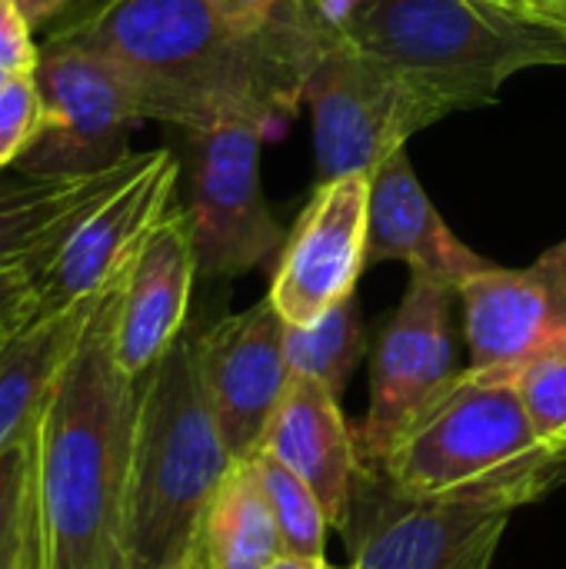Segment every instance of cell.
I'll use <instances>...</instances> for the list:
<instances>
[{
    "label": "cell",
    "instance_id": "cell-31",
    "mask_svg": "<svg viewBox=\"0 0 566 569\" xmlns=\"http://www.w3.org/2000/svg\"><path fill=\"white\" fill-rule=\"evenodd\" d=\"M530 13H540V17L566 27V0H534Z\"/></svg>",
    "mask_w": 566,
    "mask_h": 569
},
{
    "label": "cell",
    "instance_id": "cell-37",
    "mask_svg": "<svg viewBox=\"0 0 566 569\" xmlns=\"http://www.w3.org/2000/svg\"><path fill=\"white\" fill-rule=\"evenodd\" d=\"M3 330H7V327H3Z\"/></svg>",
    "mask_w": 566,
    "mask_h": 569
},
{
    "label": "cell",
    "instance_id": "cell-30",
    "mask_svg": "<svg viewBox=\"0 0 566 569\" xmlns=\"http://www.w3.org/2000/svg\"><path fill=\"white\" fill-rule=\"evenodd\" d=\"M267 569H330L327 557H297V553H280Z\"/></svg>",
    "mask_w": 566,
    "mask_h": 569
},
{
    "label": "cell",
    "instance_id": "cell-23",
    "mask_svg": "<svg viewBox=\"0 0 566 569\" xmlns=\"http://www.w3.org/2000/svg\"><path fill=\"white\" fill-rule=\"evenodd\" d=\"M0 569H40L33 437L0 453Z\"/></svg>",
    "mask_w": 566,
    "mask_h": 569
},
{
    "label": "cell",
    "instance_id": "cell-11",
    "mask_svg": "<svg viewBox=\"0 0 566 569\" xmlns=\"http://www.w3.org/2000/svg\"><path fill=\"white\" fill-rule=\"evenodd\" d=\"M367 210L370 173L317 183L314 200L284 243L267 293L287 327H307L354 297L367 267Z\"/></svg>",
    "mask_w": 566,
    "mask_h": 569
},
{
    "label": "cell",
    "instance_id": "cell-9",
    "mask_svg": "<svg viewBox=\"0 0 566 569\" xmlns=\"http://www.w3.org/2000/svg\"><path fill=\"white\" fill-rule=\"evenodd\" d=\"M260 140L264 130L250 123L187 133V220L193 233L197 277L203 280L244 277L284 243V230L260 190Z\"/></svg>",
    "mask_w": 566,
    "mask_h": 569
},
{
    "label": "cell",
    "instance_id": "cell-28",
    "mask_svg": "<svg viewBox=\"0 0 566 569\" xmlns=\"http://www.w3.org/2000/svg\"><path fill=\"white\" fill-rule=\"evenodd\" d=\"M33 277H37V270L30 263L0 267V330L37 313Z\"/></svg>",
    "mask_w": 566,
    "mask_h": 569
},
{
    "label": "cell",
    "instance_id": "cell-17",
    "mask_svg": "<svg viewBox=\"0 0 566 569\" xmlns=\"http://www.w3.org/2000/svg\"><path fill=\"white\" fill-rule=\"evenodd\" d=\"M260 450L294 470L324 503L330 527L344 530L354 487L364 470V453L357 430L340 413V397L310 377L290 373L287 393Z\"/></svg>",
    "mask_w": 566,
    "mask_h": 569
},
{
    "label": "cell",
    "instance_id": "cell-3",
    "mask_svg": "<svg viewBox=\"0 0 566 569\" xmlns=\"http://www.w3.org/2000/svg\"><path fill=\"white\" fill-rule=\"evenodd\" d=\"M414 497L527 507L566 480L534 430L510 370H457L370 463Z\"/></svg>",
    "mask_w": 566,
    "mask_h": 569
},
{
    "label": "cell",
    "instance_id": "cell-32",
    "mask_svg": "<svg viewBox=\"0 0 566 569\" xmlns=\"http://www.w3.org/2000/svg\"><path fill=\"white\" fill-rule=\"evenodd\" d=\"M160 569H200V567H197L193 553H187L183 560H177V563H167V567H160Z\"/></svg>",
    "mask_w": 566,
    "mask_h": 569
},
{
    "label": "cell",
    "instance_id": "cell-35",
    "mask_svg": "<svg viewBox=\"0 0 566 569\" xmlns=\"http://www.w3.org/2000/svg\"><path fill=\"white\" fill-rule=\"evenodd\" d=\"M330 569H337V567H330ZM347 569H350V567H347Z\"/></svg>",
    "mask_w": 566,
    "mask_h": 569
},
{
    "label": "cell",
    "instance_id": "cell-34",
    "mask_svg": "<svg viewBox=\"0 0 566 569\" xmlns=\"http://www.w3.org/2000/svg\"><path fill=\"white\" fill-rule=\"evenodd\" d=\"M7 77H10V73H7V70H0V87L7 83Z\"/></svg>",
    "mask_w": 566,
    "mask_h": 569
},
{
    "label": "cell",
    "instance_id": "cell-26",
    "mask_svg": "<svg viewBox=\"0 0 566 569\" xmlns=\"http://www.w3.org/2000/svg\"><path fill=\"white\" fill-rule=\"evenodd\" d=\"M214 10L244 33H274V30H310L324 37H340L327 30L307 7V0H210Z\"/></svg>",
    "mask_w": 566,
    "mask_h": 569
},
{
    "label": "cell",
    "instance_id": "cell-19",
    "mask_svg": "<svg viewBox=\"0 0 566 569\" xmlns=\"http://www.w3.org/2000/svg\"><path fill=\"white\" fill-rule=\"evenodd\" d=\"M97 297L67 310L33 313L0 330V453L33 437L47 397L73 353Z\"/></svg>",
    "mask_w": 566,
    "mask_h": 569
},
{
    "label": "cell",
    "instance_id": "cell-1",
    "mask_svg": "<svg viewBox=\"0 0 566 569\" xmlns=\"http://www.w3.org/2000/svg\"><path fill=\"white\" fill-rule=\"evenodd\" d=\"M60 33L120 73L140 120L183 133L230 123L267 133L287 123L304 103L314 63L334 43L310 30L244 33L210 0H107Z\"/></svg>",
    "mask_w": 566,
    "mask_h": 569
},
{
    "label": "cell",
    "instance_id": "cell-8",
    "mask_svg": "<svg viewBox=\"0 0 566 569\" xmlns=\"http://www.w3.org/2000/svg\"><path fill=\"white\" fill-rule=\"evenodd\" d=\"M33 83L43 103V127L17 160V170L43 177L97 173L127 157V130L140 113L103 57L57 33L37 47Z\"/></svg>",
    "mask_w": 566,
    "mask_h": 569
},
{
    "label": "cell",
    "instance_id": "cell-24",
    "mask_svg": "<svg viewBox=\"0 0 566 569\" xmlns=\"http://www.w3.org/2000/svg\"><path fill=\"white\" fill-rule=\"evenodd\" d=\"M537 437L566 457V350L510 370Z\"/></svg>",
    "mask_w": 566,
    "mask_h": 569
},
{
    "label": "cell",
    "instance_id": "cell-22",
    "mask_svg": "<svg viewBox=\"0 0 566 569\" xmlns=\"http://www.w3.org/2000/svg\"><path fill=\"white\" fill-rule=\"evenodd\" d=\"M254 463H257L270 513L277 520L284 550L297 553V557H327L330 520H327V510L317 500V493L267 450L254 453Z\"/></svg>",
    "mask_w": 566,
    "mask_h": 569
},
{
    "label": "cell",
    "instance_id": "cell-25",
    "mask_svg": "<svg viewBox=\"0 0 566 569\" xmlns=\"http://www.w3.org/2000/svg\"><path fill=\"white\" fill-rule=\"evenodd\" d=\"M43 127V103L33 83V70L10 73L0 87V170L17 163Z\"/></svg>",
    "mask_w": 566,
    "mask_h": 569
},
{
    "label": "cell",
    "instance_id": "cell-7",
    "mask_svg": "<svg viewBox=\"0 0 566 569\" xmlns=\"http://www.w3.org/2000/svg\"><path fill=\"white\" fill-rule=\"evenodd\" d=\"M507 523L504 507L414 497L364 463L340 533L350 569H487Z\"/></svg>",
    "mask_w": 566,
    "mask_h": 569
},
{
    "label": "cell",
    "instance_id": "cell-14",
    "mask_svg": "<svg viewBox=\"0 0 566 569\" xmlns=\"http://www.w3.org/2000/svg\"><path fill=\"white\" fill-rule=\"evenodd\" d=\"M470 367L517 370L566 350V247L557 243L524 270L490 267L460 293Z\"/></svg>",
    "mask_w": 566,
    "mask_h": 569
},
{
    "label": "cell",
    "instance_id": "cell-10",
    "mask_svg": "<svg viewBox=\"0 0 566 569\" xmlns=\"http://www.w3.org/2000/svg\"><path fill=\"white\" fill-rule=\"evenodd\" d=\"M457 290L410 273V287L380 330L370 360V407L357 430L364 463H377L404 423L457 373L450 307Z\"/></svg>",
    "mask_w": 566,
    "mask_h": 569
},
{
    "label": "cell",
    "instance_id": "cell-33",
    "mask_svg": "<svg viewBox=\"0 0 566 569\" xmlns=\"http://www.w3.org/2000/svg\"><path fill=\"white\" fill-rule=\"evenodd\" d=\"M490 3H500V7H514V10H530L534 0H490Z\"/></svg>",
    "mask_w": 566,
    "mask_h": 569
},
{
    "label": "cell",
    "instance_id": "cell-4",
    "mask_svg": "<svg viewBox=\"0 0 566 569\" xmlns=\"http://www.w3.org/2000/svg\"><path fill=\"white\" fill-rule=\"evenodd\" d=\"M340 37L390 67L434 120L490 107L530 67H566V27L490 0H357Z\"/></svg>",
    "mask_w": 566,
    "mask_h": 569
},
{
    "label": "cell",
    "instance_id": "cell-15",
    "mask_svg": "<svg viewBox=\"0 0 566 569\" xmlns=\"http://www.w3.org/2000/svg\"><path fill=\"white\" fill-rule=\"evenodd\" d=\"M197 253L187 210H167L143 237L117 303V360L140 380L187 330Z\"/></svg>",
    "mask_w": 566,
    "mask_h": 569
},
{
    "label": "cell",
    "instance_id": "cell-18",
    "mask_svg": "<svg viewBox=\"0 0 566 569\" xmlns=\"http://www.w3.org/2000/svg\"><path fill=\"white\" fill-rule=\"evenodd\" d=\"M153 153H127L97 173L0 177V267L30 263L37 273L57 257L70 230L117 187L137 177ZM37 280V277H33Z\"/></svg>",
    "mask_w": 566,
    "mask_h": 569
},
{
    "label": "cell",
    "instance_id": "cell-20",
    "mask_svg": "<svg viewBox=\"0 0 566 569\" xmlns=\"http://www.w3.org/2000/svg\"><path fill=\"white\" fill-rule=\"evenodd\" d=\"M190 553L200 569H267L287 553L254 457L237 460L210 497Z\"/></svg>",
    "mask_w": 566,
    "mask_h": 569
},
{
    "label": "cell",
    "instance_id": "cell-29",
    "mask_svg": "<svg viewBox=\"0 0 566 569\" xmlns=\"http://www.w3.org/2000/svg\"><path fill=\"white\" fill-rule=\"evenodd\" d=\"M17 3V10L23 13V20L30 23V30L33 27H40V23H47L50 17H57L70 0H13Z\"/></svg>",
    "mask_w": 566,
    "mask_h": 569
},
{
    "label": "cell",
    "instance_id": "cell-21",
    "mask_svg": "<svg viewBox=\"0 0 566 569\" xmlns=\"http://www.w3.org/2000/svg\"><path fill=\"white\" fill-rule=\"evenodd\" d=\"M367 350L364 317L357 297H347L320 320L307 327H287V363L290 373L324 383L334 397L344 393L350 373Z\"/></svg>",
    "mask_w": 566,
    "mask_h": 569
},
{
    "label": "cell",
    "instance_id": "cell-27",
    "mask_svg": "<svg viewBox=\"0 0 566 569\" xmlns=\"http://www.w3.org/2000/svg\"><path fill=\"white\" fill-rule=\"evenodd\" d=\"M37 63V47L30 40V23L13 0H0V70L27 73Z\"/></svg>",
    "mask_w": 566,
    "mask_h": 569
},
{
    "label": "cell",
    "instance_id": "cell-2",
    "mask_svg": "<svg viewBox=\"0 0 566 569\" xmlns=\"http://www.w3.org/2000/svg\"><path fill=\"white\" fill-rule=\"evenodd\" d=\"M127 270L97 297L33 430L40 569H130L127 497L140 387L120 367L113 340Z\"/></svg>",
    "mask_w": 566,
    "mask_h": 569
},
{
    "label": "cell",
    "instance_id": "cell-5",
    "mask_svg": "<svg viewBox=\"0 0 566 569\" xmlns=\"http://www.w3.org/2000/svg\"><path fill=\"white\" fill-rule=\"evenodd\" d=\"M137 387L127 563L160 569L193 550L200 517L237 460L217 427L193 330H183Z\"/></svg>",
    "mask_w": 566,
    "mask_h": 569
},
{
    "label": "cell",
    "instance_id": "cell-13",
    "mask_svg": "<svg viewBox=\"0 0 566 569\" xmlns=\"http://www.w3.org/2000/svg\"><path fill=\"white\" fill-rule=\"evenodd\" d=\"M177 180L180 160L170 150H153L137 177L103 197L37 273V313L67 310L107 290L130 267L150 227L170 210Z\"/></svg>",
    "mask_w": 566,
    "mask_h": 569
},
{
    "label": "cell",
    "instance_id": "cell-6",
    "mask_svg": "<svg viewBox=\"0 0 566 569\" xmlns=\"http://www.w3.org/2000/svg\"><path fill=\"white\" fill-rule=\"evenodd\" d=\"M304 103L314 117L317 183L374 173L417 130L437 123L390 67L344 37L314 63L304 83Z\"/></svg>",
    "mask_w": 566,
    "mask_h": 569
},
{
    "label": "cell",
    "instance_id": "cell-36",
    "mask_svg": "<svg viewBox=\"0 0 566 569\" xmlns=\"http://www.w3.org/2000/svg\"><path fill=\"white\" fill-rule=\"evenodd\" d=\"M564 247H566V240H564Z\"/></svg>",
    "mask_w": 566,
    "mask_h": 569
},
{
    "label": "cell",
    "instance_id": "cell-16",
    "mask_svg": "<svg viewBox=\"0 0 566 569\" xmlns=\"http://www.w3.org/2000/svg\"><path fill=\"white\" fill-rule=\"evenodd\" d=\"M404 260L410 273L440 280L460 293V287L497 267L494 260L470 250L437 213L424 193L407 147L390 153L370 173V210H367V263Z\"/></svg>",
    "mask_w": 566,
    "mask_h": 569
},
{
    "label": "cell",
    "instance_id": "cell-12",
    "mask_svg": "<svg viewBox=\"0 0 566 569\" xmlns=\"http://www.w3.org/2000/svg\"><path fill=\"white\" fill-rule=\"evenodd\" d=\"M203 387L234 460L260 453L270 420L287 393V320L264 297L244 313L197 333Z\"/></svg>",
    "mask_w": 566,
    "mask_h": 569
}]
</instances>
